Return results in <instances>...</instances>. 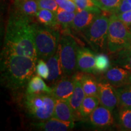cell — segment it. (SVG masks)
<instances>
[{
  "label": "cell",
  "mask_w": 131,
  "mask_h": 131,
  "mask_svg": "<svg viewBox=\"0 0 131 131\" xmlns=\"http://www.w3.org/2000/svg\"><path fill=\"white\" fill-rule=\"evenodd\" d=\"M130 87H131V84H130Z\"/></svg>",
  "instance_id": "37"
},
{
  "label": "cell",
  "mask_w": 131,
  "mask_h": 131,
  "mask_svg": "<svg viewBox=\"0 0 131 131\" xmlns=\"http://www.w3.org/2000/svg\"><path fill=\"white\" fill-rule=\"evenodd\" d=\"M129 28H130V31H131V26H130V27H129Z\"/></svg>",
  "instance_id": "35"
},
{
  "label": "cell",
  "mask_w": 131,
  "mask_h": 131,
  "mask_svg": "<svg viewBox=\"0 0 131 131\" xmlns=\"http://www.w3.org/2000/svg\"><path fill=\"white\" fill-rule=\"evenodd\" d=\"M118 119L119 124L122 129L131 130V107H120Z\"/></svg>",
  "instance_id": "26"
},
{
  "label": "cell",
  "mask_w": 131,
  "mask_h": 131,
  "mask_svg": "<svg viewBox=\"0 0 131 131\" xmlns=\"http://www.w3.org/2000/svg\"><path fill=\"white\" fill-rule=\"evenodd\" d=\"M74 75L63 76L52 88V95L56 100L69 101L75 88Z\"/></svg>",
  "instance_id": "10"
},
{
  "label": "cell",
  "mask_w": 131,
  "mask_h": 131,
  "mask_svg": "<svg viewBox=\"0 0 131 131\" xmlns=\"http://www.w3.org/2000/svg\"><path fill=\"white\" fill-rule=\"evenodd\" d=\"M34 42L38 57L45 61L58 49L61 35L57 29L34 23Z\"/></svg>",
  "instance_id": "3"
},
{
  "label": "cell",
  "mask_w": 131,
  "mask_h": 131,
  "mask_svg": "<svg viewBox=\"0 0 131 131\" xmlns=\"http://www.w3.org/2000/svg\"><path fill=\"white\" fill-rule=\"evenodd\" d=\"M110 59L104 53H98L95 55V73H104L111 68Z\"/></svg>",
  "instance_id": "27"
},
{
  "label": "cell",
  "mask_w": 131,
  "mask_h": 131,
  "mask_svg": "<svg viewBox=\"0 0 131 131\" xmlns=\"http://www.w3.org/2000/svg\"><path fill=\"white\" fill-rule=\"evenodd\" d=\"M39 9H47L56 12L59 6L55 0H37Z\"/></svg>",
  "instance_id": "30"
},
{
  "label": "cell",
  "mask_w": 131,
  "mask_h": 131,
  "mask_svg": "<svg viewBox=\"0 0 131 131\" xmlns=\"http://www.w3.org/2000/svg\"><path fill=\"white\" fill-rule=\"evenodd\" d=\"M1 58V81L9 89L23 88L36 72L38 60L31 57L9 55Z\"/></svg>",
  "instance_id": "2"
},
{
  "label": "cell",
  "mask_w": 131,
  "mask_h": 131,
  "mask_svg": "<svg viewBox=\"0 0 131 131\" xmlns=\"http://www.w3.org/2000/svg\"><path fill=\"white\" fill-rule=\"evenodd\" d=\"M119 107H131L130 84L115 88Z\"/></svg>",
  "instance_id": "25"
},
{
  "label": "cell",
  "mask_w": 131,
  "mask_h": 131,
  "mask_svg": "<svg viewBox=\"0 0 131 131\" xmlns=\"http://www.w3.org/2000/svg\"><path fill=\"white\" fill-rule=\"evenodd\" d=\"M126 1L129 3V4H131V0H126Z\"/></svg>",
  "instance_id": "34"
},
{
  "label": "cell",
  "mask_w": 131,
  "mask_h": 131,
  "mask_svg": "<svg viewBox=\"0 0 131 131\" xmlns=\"http://www.w3.org/2000/svg\"><path fill=\"white\" fill-rule=\"evenodd\" d=\"M36 73L43 79L47 80L49 75V70L47 63L43 59L39 58L36 66Z\"/></svg>",
  "instance_id": "29"
},
{
  "label": "cell",
  "mask_w": 131,
  "mask_h": 131,
  "mask_svg": "<svg viewBox=\"0 0 131 131\" xmlns=\"http://www.w3.org/2000/svg\"><path fill=\"white\" fill-rule=\"evenodd\" d=\"M74 75L75 79V88L73 91V94L72 95L71 97L69 100V103L72 109L73 114L76 115H80V109L81 105L83 102V100L86 97V94H85L84 90L83 89L80 80L77 78Z\"/></svg>",
  "instance_id": "19"
},
{
  "label": "cell",
  "mask_w": 131,
  "mask_h": 131,
  "mask_svg": "<svg viewBox=\"0 0 131 131\" xmlns=\"http://www.w3.org/2000/svg\"><path fill=\"white\" fill-rule=\"evenodd\" d=\"M95 55L88 48H79L77 55V70L88 73H95Z\"/></svg>",
  "instance_id": "13"
},
{
  "label": "cell",
  "mask_w": 131,
  "mask_h": 131,
  "mask_svg": "<svg viewBox=\"0 0 131 131\" xmlns=\"http://www.w3.org/2000/svg\"><path fill=\"white\" fill-rule=\"evenodd\" d=\"M55 13L57 21L60 27H63L65 30L71 28L72 24L77 12H68L59 7Z\"/></svg>",
  "instance_id": "24"
},
{
  "label": "cell",
  "mask_w": 131,
  "mask_h": 131,
  "mask_svg": "<svg viewBox=\"0 0 131 131\" xmlns=\"http://www.w3.org/2000/svg\"><path fill=\"white\" fill-rule=\"evenodd\" d=\"M35 18L42 25L57 29L60 27L57 21L55 12L47 9H39Z\"/></svg>",
  "instance_id": "21"
},
{
  "label": "cell",
  "mask_w": 131,
  "mask_h": 131,
  "mask_svg": "<svg viewBox=\"0 0 131 131\" xmlns=\"http://www.w3.org/2000/svg\"><path fill=\"white\" fill-rule=\"evenodd\" d=\"M97 7L102 11L112 12L118 7L123 0H92Z\"/></svg>",
  "instance_id": "28"
},
{
  "label": "cell",
  "mask_w": 131,
  "mask_h": 131,
  "mask_svg": "<svg viewBox=\"0 0 131 131\" xmlns=\"http://www.w3.org/2000/svg\"><path fill=\"white\" fill-rule=\"evenodd\" d=\"M101 81L109 83L115 88L131 84V72L121 67H114L103 73Z\"/></svg>",
  "instance_id": "8"
},
{
  "label": "cell",
  "mask_w": 131,
  "mask_h": 131,
  "mask_svg": "<svg viewBox=\"0 0 131 131\" xmlns=\"http://www.w3.org/2000/svg\"><path fill=\"white\" fill-rule=\"evenodd\" d=\"M100 103V100L97 96H86L80 109V115L81 117H89Z\"/></svg>",
  "instance_id": "23"
},
{
  "label": "cell",
  "mask_w": 131,
  "mask_h": 131,
  "mask_svg": "<svg viewBox=\"0 0 131 131\" xmlns=\"http://www.w3.org/2000/svg\"><path fill=\"white\" fill-rule=\"evenodd\" d=\"M63 76H72L77 70L79 47L73 37L69 35L61 37L58 46Z\"/></svg>",
  "instance_id": "7"
},
{
  "label": "cell",
  "mask_w": 131,
  "mask_h": 131,
  "mask_svg": "<svg viewBox=\"0 0 131 131\" xmlns=\"http://www.w3.org/2000/svg\"><path fill=\"white\" fill-rule=\"evenodd\" d=\"M80 9L95 10L98 9L97 6L95 4L92 0H71Z\"/></svg>",
  "instance_id": "32"
},
{
  "label": "cell",
  "mask_w": 131,
  "mask_h": 131,
  "mask_svg": "<svg viewBox=\"0 0 131 131\" xmlns=\"http://www.w3.org/2000/svg\"><path fill=\"white\" fill-rule=\"evenodd\" d=\"M109 17L100 14L83 33L87 42L95 52H103L107 49Z\"/></svg>",
  "instance_id": "6"
},
{
  "label": "cell",
  "mask_w": 131,
  "mask_h": 131,
  "mask_svg": "<svg viewBox=\"0 0 131 131\" xmlns=\"http://www.w3.org/2000/svg\"><path fill=\"white\" fill-rule=\"evenodd\" d=\"M52 88L46 84L44 80L39 75H34L27 84L26 93L33 94H52Z\"/></svg>",
  "instance_id": "20"
},
{
  "label": "cell",
  "mask_w": 131,
  "mask_h": 131,
  "mask_svg": "<svg viewBox=\"0 0 131 131\" xmlns=\"http://www.w3.org/2000/svg\"><path fill=\"white\" fill-rule=\"evenodd\" d=\"M46 61L49 70V75L47 81L50 84H55L63 76L58 47L56 52Z\"/></svg>",
  "instance_id": "15"
},
{
  "label": "cell",
  "mask_w": 131,
  "mask_h": 131,
  "mask_svg": "<svg viewBox=\"0 0 131 131\" xmlns=\"http://www.w3.org/2000/svg\"><path fill=\"white\" fill-rule=\"evenodd\" d=\"M14 10L33 19L39 10L37 0H14Z\"/></svg>",
  "instance_id": "16"
},
{
  "label": "cell",
  "mask_w": 131,
  "mask_h": 131,
  "mask_svg": "<svg viewBox=\"0 0 131 131\" xmlns=\"http://www.w3.org/2000/svg\"><path fill=\"white\" fill-rule=\"evenodd\" d=\"M131 31L128 26L112 14L109 16L107 50L109 53L114 54L121 49L130 45Z\"/></svg>",
  "instance_id": "5"
},
{
  "label": "cell",
  "mask_w": 131,
  "mask_h": 131,
  "mask_svg": "<svg viewBox=\"0 0 131 131\" xmlns=\"http://www.w3.org/2000/svg\"><path fill=\"white\" fill-rule=\"evenodd\" d=\"M91 123L94 126L105 127L114 123L112 111L102 105H98L89 115Z\"/></svg>",
  "instance_id": "12"
},
{
  "label": "cell",
  "mask_w": 131,
  "mask_h": 131,
  "mask_svg": "<svg viewBox=\"0 0 131 131\" xmlns=\"http://www.w3.org/2000/svg\"><path fill=\"white\" fill-rule=\"evenodd\" d=\"M35 128L45 131H67L74 127L73 122H64L55 117L34 123Z\"/></svg>",
  "instance_id": "14"
},
{
  "label": "cell",
  "mask_w": 131,
  "mask_h": 131,
  "mask_svg": "<svg viewBox=\"0 0 131 131\" xmlns=\"http://www.w3.org/2000/svg\"><path fill=\"white\" fill-rule=\"evenodd\" d=\"M75 76L80 80L86 96H97L98 95V82L90 73H75Z\"/></svg>",
  "instance_id": "18"
},
{
  "label": "cell",
  "mask_w": 131,
  "mask_h": 131,
  "mask_svg": "<svg viewBox=\"0 0 131 131\" xmlns=\"http://www.w3.org/2000/svg\"><path fill=\"white\" fill-rule=\"evenodd\" d=\"M53 117L64 122H73L75 115L68 101L56 100Z\"/></svg>",
  "instance_id": "17"
},
{
  "label": "cell",
  "mask_w": 131,
  "mask_h": 131,
  "mask_svg": "<svg viewBox=\"0 0 131 131\" xmlns=\"http://www.w3.org/2000/svg\"><path fill=\"white\" fill-rule=\"evenodd\" d=\"M98 95L101 105L112 111L118 105V99L115 88L104 81L98 82Z\"/></svg>",
  "instance_id": "9"
},
{
  "label": "cell",
  "mask_w": 131,
  "mask_h": 131,
  "mask_svg": "<svg viewBox=\"0 0 131 131\" xmlns=\"http://www.w3.org/2000/svg\"><path fill=\"white\" fill-rule=\"evenodd\" d=\"M34 23L33 19L12 10L6 26L1 55H22L38 60Z\"/></svg>",
  "instance_id": "1"
},
{
  "label": "cell",
  "mask_w": 131,
  "mask_h": 131,
  "mask_svg": "<svg viewBox=\"0 0 131 131\" xmlns=\"http://www.w3.org/2000/svg\"><path fill=\"white\" fill-rule=\"evenodd\" d=\"M115 54L113 63L131 72V45L127 46Z\"/></svg>",
  "instance_id": "22"
},
{
  "label": "cell",
  "mask_w": 131,
  "mask_h": 131,
  "mask_svg": "<svg viewBox=\"0 0 131 131\" xmlns=\"http://www.w3.org/2000/svg\"><path fill=\"white\" fill-rule=\"evenodd\" d=\"M101 14L100 9L95 10L80 9L76 13L71 28L78 32H83L92 23L98 15Z\"/></svg>",
  "instance_id": "11"
},
{
  "label": "cell",
  "mask_w": 131,
  "mask_h": 131,
  "mask_svg": "<svg viewBox=\"0 0 131 131\" xmlns=\"http://www.w3.org/2000/svg\"><path fill=\"white\" fill-rule=\"evenodd\" d=\"M117 16L121 21H122L129 27L131 26V10L117 14Z\"/></svg>",
  "instance_id": "33"
},
{
  "label": "cell",
  "mask_w": 131,
  "mask_h": 131,
  "mask_svg": "<svg viewBox=\"0 0 131 131\" xmlns=\"http://www.w3.org/2000/svg\"><path fill=\"white\" fill-rule=\"evenodd\" d=\"M56 99L52 94L26 93L24 106L31 117L38 120H46L53 117Z\"/></svg>",
  "instance_id": "4"
},
{
  "label": "cell",
  "mask_w": 131,
  "mask_h": 131,
  "mask_svg": "<svg viewBox=\"0 0 131 131\" xmlns=\"http://www.w3.org/2000/svg\"><path fill=\"white\" fill-rule=\"evenodd\" d=\"M130 45H131V40H130Z\"/></svg>",
  "instance_id": "36"
},
{
  "label": "cell",
  "mask_w": 131,
  "mask_h": 131,
  "mask_svg": "<svg viewBox=\"0 0 131 131\" xmlns=\"http://www.w3.org/2000/svg\"><path fill=\"white\" fill-rule=\"evenodd\" d=\"M59 7L71 12H77L80 9L71 0H55Z\"/></svg>",
  "instance_id": "31"
}]
</instances>
